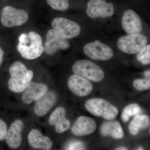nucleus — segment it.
<instances>
[{"label": "nucleus", "instance_id": "nucleus-1", "mask_svg": "<svg viewBox=\"0 0 150 150\" xmlns=\"http://www.w3.org/2000/svg\"><path fill=\"white\" fill-rule=\"evenodd\" d=\"M9 72L11 77L8 81V88L14 93L24 91L33 76V72L28 69L19 61L13 62L11 65Z\"/></svg>", "mask_w": 150, "mask_h": 150}, {"label": "nucleus", "instance_id": "nucleus-2", "mask_svg": "<svg viewBox=\"0 0 150 150\" xmlns=\"http://www.w3.org/2000/svg\"><path fill=\"white\" fill-rule=\"evenodd\" d=\"M85 107L92 115L103 117L108 121L115 119L118 115L117 108L107 100L101 98L88 100L85 103Z\"/></svg>", "mask_w": 150, "mask_h": 150}, {"label": "nucleus", "instance_id": "nucleus-3", "mask_svg": "<svg viewBox=\"0 0 150 150\" xmlns=\"http://www.w3.org/2000/svg\"><path fill=\"white\" fill-rule=\"evenodd\" d=\"M73 72L88 80L100 82L103 79L104 73L102 69L91 61L80 60L73 65Z\"/></svg>", "mask_w": 150, "mask_h": 150}, {"label": "nucleus", "instance_id": "nucleus-4", "mask_svg": "<svg viewBox=\"0 0 150 150\" xmlns=\"http://www.w3.org/2000/svg\"><path fill=\"white\" fill-rule=\"evenodd\" d=\"M28 35L30 45L28 46L18 43L17 49L24 59L29 60L37 59L44 51V46H42V38L39 34L34 31H30L28 33Z\"/></svg>", "mask_w": 150, "mask_h": 150}, {"label": "nucleus", "instance_id": "nucleus-5", "mask_svg": "<svg viewBox=\"0 0 150 150\" xmlns=\"http://www.w3.org/2000/svg\"><path fill=\"white\" fill-rule=\"evenodd\" d=\"M29 18L27 12L11 6L3 8L1 14V21L6 27L19 26L26 23Z\"/></svg>", "mask_w": 150, "mask_h": 150}, {"label": "nucleus", "instance_id": "nucleus-6", "mask_svg": "<svg viewBox=\"0 0 150 150\" xmlns=\"http://www.w3.org/2000/svg\"><path fill=\"white\" fill-rule=\"evenodd\" d=\"M147 43V38L143 34H128L121 36L117 41L119 50L126 54L139 53Z\"/></svg>", "mask_w": 150, "mask_h": 150}, {"label": "nucleus", "instance_id": "nucleus-7", "mask_svg": "<svg viewBox=\"0 0 150 150\" xmlns=\"http://www.w3.org/2000/svg\"><path fill=\"white\" fill-rule=\"evenodd\" d=\"M51 25L53 29L67 39L77 37L81 33V27L78 23L64 18H56L52 21Z\"/></svg>", "mask_w": 150, "mask_h": 150}, {"label": "nucleus", "instance_id": "nucleus-8", "mask_svg": "<svg viewBox=\"0 0 150 150\" xmlns=\"http://www.w3.org/2000/svg\"><path fill=\"white\" fill-rule=\"evenodd\" d=\"M83 52L91 59L98 61H107L113 56L111 48L98 40L86 44L83 47Z\"/></svg>", "mask_w": 150, "mask_h": 150}, {"label": "nucleus", "instance_id": "nucleus-9", "mask_svg": "<svg viewBox=\"0 0 150 150\" xmlns=\"http://www.w3.org/2000/svg\"><path fill=\"white\" fill-rule=\"evenodd\" d=\"M70 43L67 39L62 37L54 29L47 32L46 41L44 44V51L48 55H53L60 50H67L69 48Z\"/></svg>", "mask_w": 150, "mask_h": 150}, {"label": "nucleus", "instance_id": "nucleus-10", "mask_svg": "<svg viewBox=\"0 0 150 150\" xmlns=\"http://www.w3.org/2000/svg\"><path fill=\"white\" fill-rule=\"evenodd\" d=\"M114 13L113 5L105 0H90L88 3L86 13L91 18H105L112 16Z\"/></svg>", "mask_w": 150, "mask_h": 150}, {"label": "nucleus", "instance_id": "nucleus-11", "mask_svg": "<svg viewBox=\"0 0 150 150\" xmlns=\"http://www.w3.org/2000/svg\"><path fill=\"white\" fill-rule=\"evenodd\" d=\"M68 86L75 95L84 97L88 95L92 91V84L88 80L77 75H73L69 78Z\"/></svg>", "mask_w": 150, "mask_h": 150}, {"label": "nucleus", "instance_id": "nucleus-12", "mask_svg": "<svg viewBox=\"0 0 150 150\" xmlns=\"http://www.w3.org/2000/svg\"><path fill=\"white\" fill-rule=\"evenodd\" d=\"M123 30L128 34L140 33L142 30V25L139 17L134 11L129 10L123 13L122 18Z\"/></svg>", "mask_w": 150, "mask_h": 150}, {"label": "nucleus", "instance_id": "nucleus-13", "mask_svg": "<svg viewBox=\"0 0 150 150\" xmlns=\"http://www.w3.org/2000/svg\"><path fill=\"white\" fill-rule=\"evenodd\" d=\"M96 126V123L92 118L81 116L78 118L74 123L71 131L76 136H86L94 132Z\"/></svg>", "mask_w": 150, "mask_h": 150}, {"label": "nucleus", "instance_id": "nucleus-14", "mask_svg": "<svg viewBox=\"0 0 150 150\" xmlns=\"http://www.w3.org/2000/svg\"><path fill=\"white\" fill-rule=\"evenodd\" d=\"M56 100L57 96L54 92H46L43 96L36 100L34 107L35 114L40 117L46 115L54 106Z\"/></svg>", "mask_w": 150, "mask_h": 150}, {"label": "nucleus", "instance_id": "nucleus-15", "mask_svg": "<svg viewBox=\"0 0 150 150\" xmlns=\"http://www.w3.org/2000/svg\"><path fill=\"white\" fill-rule=\"evenodd\" d=\"M23 127V123L19 119L16 120L11 124L7 131L6 139L7 144L10 148L16 149L20 146Z\"/></svg>", "mask_w": 150, "mask_h": 150}, {"label": "nucleus", "instance_id": "nucleus-16", "mask_svg": "<svg viewBox=\"0 0 150 150\" xmlns=\"http://www.w3.org/2000/svg\"><path fill=\"white\" fill-rule=\"evenodd\" d=\"M65 116L64 108L60 107L55 109L49 117L48 123L51 126H55V130L57 133H64L69 128L70 121Z\"/></svg>", "mask_w": 150, "mask_h": 150}, {"label": "nucleus", "instance_id": "nucleus-17", "mask_svg": "<svg viewBox=\"0 0 150 150\" xmlns=\"http://www.w3.org/2000/svg\"><path fill=\"white\" fill-rule=\"evenodd\" d=\"M47 91V86L44 84L30 82L25 90L22 99L24 103L30 104L39 99Z\"/></svg>", "mask_w": 150, "mask_h": 150}, {"label": "nucleus", "instance_id": "nucleus-18", "mask_svg": "<svg viewBox=\"0 0 150 150\" xmlns=\"http://www.w3.org/2000/svg\"><path fill=\"white\" fill-rule=\"evenodd\" d=\"M28 140L30 146L34 149L50 150L53 143L48 137H44L37 129L31 130L28 136Z\"/></svg>", "mask_w": 150, "mask_h": 150}, {"label": "nucleus", "instance_id": "nucleus-19", "mask_svg": "<svg viewBox=\"0 0 150 150\" xmlns=\"http://www.w3.org/2000/svg\"><path fill=\"white\" fill-rule=\"evenodd\" d=\"M100 134L104 137L110 136L115 139L123 138V131L120 123L117 121H110L103 123L100 128Z\"/></svg>", "mask_w": 150, "mask_h": 150}, {"label": "nucleus", "instance_id": "nucleus-20", "mask_svg": "<svg viewBox=\"0 0 150 150\" xmlns=\"http://www.w3.org/2000/svg\"><path fill=\"white\" fill-rule=\"evenodd\" d=\"M149 118L145 115L137 114L129 123V132L132 135L136 136L139 134L140 130L146 129L149 126Z\"/></svg>", "mask_w": 150, "mask_h": 150}, {"label": "nucleus", "instance_id": "nucleus-21", "mask_svg": "<svg viewBox=\"0 0 150 150\" xmlns=\"http://www.w3.org/2000/svg\"><path fill=\"white\" fill-rule=\"evenodd\" d=\"M141 111V107L137 103L129 104L123 109L121 114L122 120L124 122H128L131 116L137 115Z\"/></svg>", "mask_w": 150, "mask_h": 150}, {"label": "nucleus", "instance_id": "nucleus-22", "mask_svg": "<svg viewBox=\"0 0 150 150\" xmlns=\"http://www.w3.org/2000/svg\"><path fill=\"white\" fill-rule=\"evenodd\" d=\"M69 0H46L48 5L56 11H66L69 7Z\"/></svg>", "mask_w": 150, "mask_h": 150}, {"label": "nucleus", "instance_id": "nucleus-23", "mask_svg": "<svg viewBox=\"0 0 150 150\" xmlns=\"http://www.w3.org/2000/svg\"><path fill=\"white\" fill-rule=\"evenodd\" d=\"M137 59L144 65L150 64V44L146 45L137 56Z\"/></svg>", "mask_w": 150, "mask_h": 150}, {"label": "nucleus", "instance_id": "nucleus-24", "mask_svg": "<svg viewBox=\"0 0 150 150\" xmlns=\"http://www.w3.org/2000/svg\"><path fill=\"white\" fill-rule=\"evenodd\" d=\"M133 86L139 91H144L150 88V79H137L133 82Z\"/></svg>", "mask_w": 150, "mask_h": 150}, {"label": "nucleus", "instance_id": "nucleus-25", "mask_svg": "<svg viewBox=\"0 0 150 150\" xmlns=\"http://www.w3.org/2000/svg\"><path fill=\"white\" fill-rule=\"evenodd\" d=\"M85 148V146L83 143L77 141L70 142L65 146L66 150H84Z\"/></svg>", "mask_w": 150, "mask_h": 150}, {"label": "nucleus", "instance_id": "nucleus-26", "mask_svg": "<svg viewBox=\"0 0 150 150\" xmlns=\"http://www.w3.org/2000/svg\"><path fill=\"white\" fill-rule=\"evenodd\" d=\"M7 131L6 124L0 118V141L6 139Z\"/></svg>", "mask_w": 150, "mask_h": 150}, {"label": "nucleus", "instance_id": "nucleus-27", "mask_svg": "<svg viewBox=\"0 0 150 150\" xmlns=\"http://www.w3.org/2000/svg\"><path fill=\"white\" fill-rule=\"evenodd\" d=\"M19 43L23 45H28L30 43V39L28 34L22 33L19 37Z\"/></svg>", "mask_w": 150, "mask_h": 150}, {"label": "nucleus", "instance_id": "nucleus-28", "mask_svg": "<svg viewBox=\"0 0 150 150\" xmlns=\"http://www.w3.org/2000/svg\"><path fill=\"white\" fill-rule=\"evenodd\" d=\"M4 51H3V49L1 48L0 46V66L1 65L2 63L3 59H4Z\"/></svg>", "mask_w": 150, "mask_h": 150}, {"label": "nucleus", "instance_id": "nucleus-29", "mask_svg": "<svg viewBox=\"0 0 150 150\" xmlns=\"http://www.w3.org/2000/svg\"><path fill=\"white\" fill-rule=\"evenodd\" d=\"M144 74L146 78H149L150 79V70L146 71L144 73Z\"/></svg>", "mask_w": 150, "mask_h": 150}, {"label": "nucleus", "instance_id": "nucleus-30", "mask_svg": "<svg viewBox=\"0 0 150 150\" xmlns=\"http://www.w3.org/2000/svg\"><path fill=\"white\" fill-rule=\"evenodd\" d=\"M116 150H128V149L126 147H119L117 148L116 149Z\"/></svg>", "mask_w": 150, "mask_h": 150}, {"label": "nucleus", "instance_id": "nucleus-31", "mask_svg": "<svg viewBox=\"0 0 150 150\" xmlns=\"http://www.w3.org/2000/svg\"><path fill=\"white\" fill-rule=\"evenodd\" d=\"M143 149H143V148H141V147L139 148H138V150H143Z\"/></svg>", "mask_w": 150, "mask_h": 150}, {"label": "nucleus", "instance_id": "nucleus-32", "mask_svg": "<svg viewBox=\"0 0 150 150\" xmlns=\"http://www.w3.org/2000/svg\"></svg>", "mask_w": 150, "mask_h": 150}]
</instances>
